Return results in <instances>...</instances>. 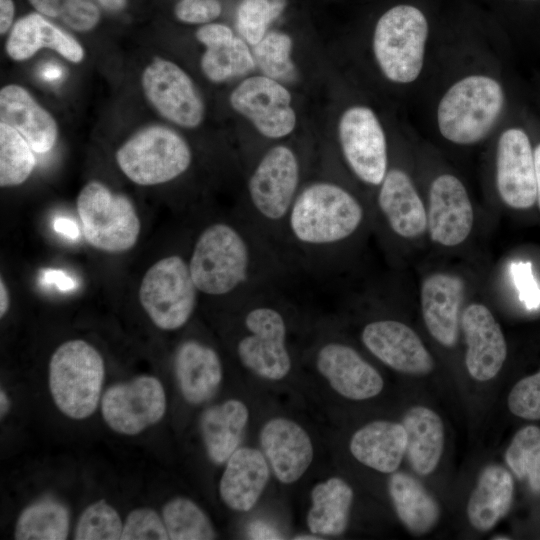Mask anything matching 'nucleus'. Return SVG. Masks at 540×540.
Here are the masks:
<instances>
[{
	"label": "nucleus",
	"instance_id": "nucleus-1",
	"mask_svg": "<svg viewBox=\"0 0 540 540\" xmlns=\"http://www.w3.org/2000/svg\"><path fill=\"white\" fill-rule=\"evenodd\" d=\"M188 263L197 289L208 296H246L274 286L288 267L244 216L238 223L216 221L204 227Z\"/></svg>",
	"mask_w": 540,
	"mask_h": 540
},
{
	"label": "nucleus",
	"instance_id": "nucleus-2",
	"mask_svg": "<svg viewBox=\"0 0 540 540\" xmlns=\"http://www.w3.org/2000/svg\"><path fill=\"white\" fill-rule=\"evenodd\" d=\"M366 211L342 185L316 180L298 192L286 218L279 253L287 266H323L327 257L361 229Z\"/></svg>",
	"mask_w": 540,
	"mask_h": 540
},
{
	"label": "nucleus",
	"instance_id": "nucleus-3",
	"mask_svg": "<svg viewBox=\"0 0 540 540\" xmlns=\"http://www.w3.org/2000/svg\"><path fill=\"white\" fill-rule=\"evenodd\" d=\"M300 183V160L296 152L285 144L268 149L247 181L248 207L242 216L278 253L283 227L301 189Z\"/></svg>",
	"mask_w": 540,
	"mask_h": 540
},
{
	"label": "nucleus",
	"instance_id": "nucleus-4",
	"mask_svg": "<svg viewBox=\"0 0 540 540\" xmlns=\"http://www.w3.org/2000/svg\"><path fill=\"white\" fill-rule=\"evenodd\" d=\"M274 286L244 296V334L236 344L241 364L272 381L285 378L292 368L287 346V319Z\"/></svg>",
	"mask_w": 540,
	"mask_h": 540
},
{
	"label": "nucleus",
	"instance_id": "nucleus-5",
	"mask_svg": "<svg viewBox=\"0 0 540 540\" xmlns=\"http://www.w3.org/2000/svg\"><path fill=\"white\" fill-rule=\"evenodd\" d=\"M505 104L495 78L473 74L453 83L437 107V126L449 142L468 146L481 142L495 127Z\"/></svg>",
	"mask_w": 540,
	"mask_h": 540
},
{
	"label": "nucleus",
	"instance_id": "nucleus-6",
	"mask_svg": "<svg viewBox=\"0 0 540 540\" xmlns=\"http://www.w3.org/2000/svg\"><path fill=\"white\" fill-rule=\"evenodd\" d=\"M104 378V359L85 340L65 341L50 358V394L58 410L71 419L82 420L96 411L102 398Z\"/></svg>",
	"mask_w": 540,
	"mask_h": 540
},
{
	"label": "nucleus",
	"instance_id": "nucleus-7",
	"mask_svg": "<svg viewBox=\"0 0 540 540\" xmlns=\"http://www.w3.org/2000/svg\"><path fill=\"white\" fill-rule=\"evenodd\" d=\"M429 24L416 6L398 4L378 19L372 38L376 63L389 81L414 82L422 72Z\"/></svg>",
	"mask_w": 540,
	"mask_h": 540
},
{
	"label": "nucleus",
	"instance_id": "nucleus-8",
	"mask_svg": "<svg viewBox=\"0 0 540 540\" xmlns=\"http://www.w3.org/2000/svg\"><path fill=\"white\" fill-rule=\"evenodd\" d=\"M122 173L141 186L160 185L183 175L191 166L192 151L172 128L152 124L133 133L116 151Z\"/></svg>",
	"mask_w": 540,
	"mask_h": 540
},
{
	"label": "nucleus",
	"instance_id": "nucleus-9",
	"mask_svg": "<svg viewBox=\"0 0 540 540\" xmlns=\"http://www.w3.org/2000/svg\"><path fill=\"white\" fill-rule=\"evenodd\" d=\"M76 208L84 238L91 247L108 253H122L137 243L141 223L128 196L92 180L80 190Z\"/></svg>",
	"mask_w": 540,
	"mask_h": 540
},
{
	"label": "nucleus",
	"instance_id": "nucleus-10",
	"mask_svg": "<svg viewBox=\"0 0 540 540\" xmlns=\"http://www.w3.org/2000/svg\"><path fill=\"white\" fill-rule=\"evenodd\" d=\"M199 293L188 261L172 254L158 260L146 271L138 297L143 310L157 328L175 331L192 317Z\"/></svg>",
	"mask_w": 540,
	"mask_h": 540
},
{
	"label": "nucleus",
	"instance_id": "nucleus-11",
	"mask_svg": "<svg viewBox=\"0 0 540 540\" xmlns=\"http://www.w3.org/2000/svg\"><path fill=\"white\" fill-rule=\"evenodd\" d=\"M141 88L151 107L167 121L197 128L205 118V104L190 75L171 60L154 57L143 69Z\"/></svg>",
	"mask_w": 540,
	"mask_h": 540
},
{
	"label": "nucleus",
	"instance_id": "nucleus-12",
	"mask_svg": "<svg viewBox=\"0 0 540 540\" xmlns=\"http://www.w3.org/2000/svg\"><path fill=\"white\" fill-rule=\"evenodd\" d=\"M338 139L354 176L366 185L378 187L389 161L385 132L375 112L363 105L347 108L339 119Z\"/></svg>",
	"mask_w": 540,
	"mask_h": 540
},
{
	"label": "nucleus",
	"instance_id": "nucleus-13",
	"mask_svg": "<svg viewBox=\"0 0 540 540\" xmlns=\"http://www.w3.org/2000/svg\"><path fill=\"white\" fill-rule=\"evenodd\" d=\"M166 408L165 389L152 375L111 385L101 398L105 423L122 435H136L155 425L164 417Z\"/></svg>",
	"mask_w": 540,
	"mask_h": 540
},
{
	"label": "nucleus",
	"instance_id": "nucleus-14",
	"mask_svg": "<svg viewBox=\"0 0 540 540\" xmlns=\"http://www.w3.org/2000/svg\"><path fill=\"white\" fill-rule=\"evenodd\" d=\"M229 103L265 138H284L296 127L290 92L279 81L265 75L244 79L231 92Z\"/></svg>",
	"mask_w": 540,
	"mask_h": 540
},
{
	"label": "nucleus",
	"instance_id": "nucleus-15",
	"mask_svg": "<svg viewBox=\"0 0 540 540\" xmlns=\"http://www.w3.org/2000/svg\"><path fill=\"white\" fill-rule=\"evenodd\" d=\"M495 182L498 195L507 207L527 210L536 204L534 149L522 128L510 127L500 134L496 148Z\"/></svg>",
	"mask_w": 540,
	"mask_h": 540
},
{
	"label": "nucleus",
	"instance_id": "nucleus-16",
	"mask_svg": "<svg viewBox=\"0 0 540 540\" xmlns=\"http://www.w3.org/2000/svg\"><path fill=\"white\" fill-rule=\"evenodd\" d=\"M474 211L468 191L455 175H438L429 187L427 231L441 246L455 247L470 235Z\"/></svg>",
	"mask_w": 540,
	"mask_h": 540
},
{
	"label": "nucleus",
	"instance_id": "nucleus-17",
	"mask_svg": "<svg viewBox=\"0 0 540 540\" xmlns=\"http://www.w3.org/2000/svg\"><path fill=\"white\" fill-rule=\"evenodd\" d=\"M361 341L382 363L409 375H426L434 360L419 335L407 324L394 319H377L364 325Z\"/></svg>",
	"mask_w": 540,
	"mask_h": 540
},
{
	"label": "nucleus",
	"instance_id": "nucleus-18",
	"mask_svg": "<svg viewBox=\"0 0 540 540\" xmlns=\"http://www.w3.org/2000/svg\"><path fill=\"white\" fill-rule=\"evenodd\" d=\"M466 343L465 365L469 375L481 382L497 376L507 357V343L500 324L482 303H471L461 314Z\"/></svg>",
	"mask_w": 540,
	"mask_h": 540
},
{
	"label": "nucleus",
	"instance_id": "nucleus-19",
	"mask_svg": "<svg viewBox=\"0 0 540 540\" xmlns=\"http://www.w3.org/2000/svg\"><path fill=\"white\" fill-rule=\"evenodd\" d=\"M315 364L330 386L347 399L367 400L383 390L380 373L345 343L330 341L321 345L315 355Z\"/></svg>",
	"mask_w": 540,
	"mask_h": 540
},
{
	"label": "nucleus",
	"instance_id": "nucleus-20",
	"mask_svg": "<svg viewBox=\"0 0 540 540\" xmlns=\"http://www.w3.org/2000/svg\"><path fill=\"white\" fill-rule=\"evenodd\" d=\"M260 444L275 477L284 484L298 481L314 457L306 430L284 417L272 418L263 425Z\"/></svg>",
	"mask_w": 540,
	"mask_h": 540
},
{
	"label": "nucleus",
	"instance_id": "nucleus-21",
	"mask_svg": "<svg viewBox=\"0 0 540 540\" xmlns=\"http://www.w3.org/2000/svg\"><path fill=\"white\" fill-rule=\"evenodd\" d=\"M464 297L463 280L448 272H434L422 281L420 306L424 324L440 345H456Z\"/></svg>",
	"mask_w": 540,
	"mask_h": 540
},
{
	"label": "nucleus",
	"instance_id": "nucleus-22",
	"mask_svg": "<svg viewBox=\"0 0 540 540\" xmlns=\"http://www.w3.org/2000/svg\"><path fill=\"white\" fill-rule=\"evenodd\" d=\"M377 205L388 228L397 237L415 239L427 231V208L410 175L403 169H388L378 186Z\"/></svg>",
	"mask_w": 540,
	"mask_h": 540
},
{
	"label": "nucleus",
	"instance_id": "nucleus-23",
	"mask_svg": "<svg viewBox=\"0 0 540 540\" xmlns=\"http://www.w3.org/2000/svg\"><path fill=\"white\" fill-rule=\"evenodd\" d=\"M0 122L19 132L36 153L50 151L58 139L53 115L18 84H7L0 90Z\"/></svg>",
	"mask_w": 540,
	"mask_h": 540
},
{
	"label": "nucleus",
	"instance_id": "nucleus-24",
	"mask_svg": "<svg viewBox=\"0 0 540 540\" xmlns=\"http://www.w3.org/2000/svg\"><path fill=\"white\" fill-rule=\"evenodd\" d=\"M41 49H50L72 63H80L85 51L80 42L40 13H29L12 26L5 43L7 55L21 62Z\"/></svg>",
	"mask_w": 540,
	"mask_h": 540
},
{
	"label": "nucleus",
	"instance_id": "nucleus-25",
	"mask_svg": "<svg viewBox=\"0 0 540 540\" xmlns=\"http://www.w3.org/2000/svg\"><path fill=\"white\" fill-rule=\"evenodd\" d=\"M269 475L264 453L251 447L238 448L226 461L219 482L220 497L232 510L247 512L259 500Z\"/></svg>",
	"mask_w": 540,
	"mask_h": 540
},
{
	"label": "nucleus",
	"instance_id": "nucleus-26",
	"mask_svg": "<svg viewBox=\"0 0 540 540\" xmlns=\"http://www.w3.org/2000/svg\"><path fill=\"white\" fill-rule=\"evenodd\" d=\"M174 370L184 399L191 404L208 401L222 381V363L211 346L198 340L182 342L176 350Z\"/></svg>",
	"mask_w": 540,
	"mask_h": 540
},
{
	"label": "nucleus",
	"instance_id": "nucleus-27",
	"mask_svg": "<svg viewBox=\"0 0 540 540\" xmlns=\"http://www.w3.org/2000/svg\"><path fill=\"white\" fill-rule=\"evenodd\" d=\"M349 449L363 465L390 474L399 468L406 453V430L402 423L376 420L352 435Z\"/></svg>",
	"mask_w": 540,
	"mask_h": 540
},
{
	"label": "nucleus",
	"instance_id": "nucleus-28",
	"mask_svg": "<svg viewBox=\"0 0 540 540\" xmlns=\"http://www.w3.org/2000/svg\"><path fill=\"white\" fill-rule=\"evenodd\" d=\"M514 493L513 478L505 468L486 466L467 503L469 523L477 530H491L510 510Z\"/></svg>",
	"mask_w": 540,
	"mask_h": 540
},
{
	"label": "nucleus",
	"instance_id": "nucleus-29",
	"mask_svg": "<svg viewBox=\"0 0 540 540\" xmlns=\"http://www.w3.org/2000/svg\"><path fill=\"white\" fill-rule=\"evenodd\" d=\"M248 419V408L238 399H228L203 412L201 434L208 457L213 463H225L238 449Z\"/></svg>",
	"mask_w": 540,
	"mask_h": 540
},
{
	"label": "nucleus",
	"instance_id": "nucleus-30",
	"mask_svg": "<svg viewBox=\"0 0 540 540\" xmlns=\"http://www.w3.org/2000/svg\"><path fill=\"white\" fill-rule=\"evenodd\" d=\"M402 424L412 469L419 475L431 474L444 450L445 430L441 417L428 407L413 406L405 413Z\"/></svg>",
	"mask_w": 540,
	"mask_h": 540
},
{
	"label": "nucleus",
	"instance_id": "nucleus-31",
	"mask_svg": "<svg viewBox=\"0 0 540 540\" xmlns=\"http://www.w3.org/2000/svg\"><path fill=\"white\" fill-rule=\"evenodd\" d=\"M388 492L399 520L412 534H426L437 524L439 505L413 476L393 472L388 481Z\"/></svg>",
	"mask_w": 540,
	"mask_h": 540
},
{
	"label": "nucleus",
	"instance_id": "nucleus-32",
	"mask_svg": "<svg viewBox=\"0 0 540 540\" xmlns=\"http://www.w3.org/2000/svg\"><path fill=\"white\" fill-rule=\"evenodd\" d=\"M353 489L342 478L331 477L317 483L311 491V508L307 513V526L311 533L338 536L349 523L353 502Z\"/></svg>",
	"mask_w": 540,
	"mask_h": 540
},
{
	"label": "nucleus",
	"instance_id": "nucleus-33",
	"mask_svg": "<svg viewBox=\"0 0 540 540\" xmlns=\"http://www.w3.org/2000/svg\"><path fill=\"white\" fill-rule=\"evenodd\" d=\"M70 516L67 507L54 498H42L19 515L14 538L18 540H64L68 537Z\"/></svg>",
	"mask_w": 540,
	"mask_h": 540
},
{
	"label": "nucleus",
	"instance_id": "nucleus-34",
	"mask_svg": "<svg viewBox=\"0 0 540 540\" xmlns=\"http://www.w3.org/2000/svg\"><path fill=\"white\" fill-rule=\"evenodd\" d=\"M200 67L209 81L222 83L248 74L256 64L249 44L242 37L235 36L229 42L205 48Z\"/></svg>",
	"mask_w": 540,
	"mask_h": 540
},
{
	"label": "nucleus",
	"instance_id": "nucleus-35",
	"mask_svg": "<svg viewBox=\"0 0 540 540\" xmlns=\"http://www.w3.org/2000/svg\"><path fill=\"white\" fill-rule=\"evenodd\" d=\"M162 518L172 540H211L217 536L207 514L186 497L169 500L162 508Z\"/></svg>",
	"mask_w": 540,
	"mask_h": 540
},
{
	"label": "nucleus",
	"instance_id": "nucleus-36",
	"mask_svg": "<svg viewBox=\"0 0 540 540\" xmlns=\"http://www.w3.org/2000/svg\"><path fill=\"white\" fill-rule=\"evenodd\" d=\"M36 166L34 150L14 128L0 122V186L23 184Z\"/></svg>",
	"mask_w": 540,
	"mask_h": 540
},
{
	"label": "nucleus",
	"instance_id": "nucleus-37",
	"mask_svg": "<svg viewBox=\"0 0 540 540\" xmlns=\"http://www.w3.org/2000/svg\"><path fill=\"white\" fill-rule=\"evenodd\" d=\"M505 460L518 479L527 478L530 488L540 493V428L528 425L517 431L509 444Z\"/></svg>",
	"mask_w": 540,
	"mask_h": 540
},
{
	"label": "nucleus",
	"instance_id": "nucleus-38",
	"mask_svg": "<svg viewBox=\"0 0 540 540\" xmlns=\"http://www.w3.org/2000/svg\"><path fill=\"white\" fill-rule=\"evenodd\" d=\"M293 41L285 32L270 31L255 45L252 53L263 75L277 81L292 80L295 65L292 61Z\"/></svg>",
	"mask_w": 540,
	"mask_h": 540
},
{
	"label": "nucleus",
	"instance_id": "nucleus-39",
	"mask_svg": "<svg viewBox=\"0 0 540 540\" xmlns=\"http://www.w3.org/2000/svg\"><path fill=\"white\" fill-rule=\"evenodd\" d=\"M287 4L288 0H241L236 10L238 33L249 45H255L282 15Z\"/></svg>",
	"mask_w": 540,
	"mask_h": 540
},
{
	"label": "nucleus",
	"instance_id": "nucleus-40",
	"mask_svg": "<svg viewBox=\"0 0 540 540\" xmlns=\"http://www.w3.org/2000/svg\"><path fill=\"white\" fill-rule=\"evenodd\" d=\"M45 17L58 19L76 32H89L99 23L101 13L91 0H28Z\"/></svg>",
	"mask_w": 540,
	"mask_h": 540
},
{
	"label": "nucleus",
	"instance_id": "nucleus-41",
	"mask_svg": "<svg viewBox=\"0 0 540 540\" xmlns=\"http://www.w3.org/2000/svg\"><path fill=\"white\" fill-rule=\"evenodd\" d=\"M123 532V522L117 510L105 500H98L81 513L74 539L118 540Z\"/></svg>",
	"mask_w": 540,
	"mask_h": 540
},
{
	"label": "nucleus",
	"instance_id": "nucleus-42",
	"mask_svg": "<svg viewBox=\"0 0 540 540\" xmlns=\"http://www.w3.org/2000/svg\"><path fill=\"white\" fill-rule=\"evenodd\" d=\"M122 540L169 539L163 518L152 508L132 510L123 524Z\"/></svg>",
	"mask_w": 540,
	"mask_h": 540
},
{
	"label": "nucleus",
	"instance_id": "nucleus-43",
	"mask_svg": "<svg viewBox=\"0 0 540 540\" xmlns=\"http://www.w3.org/2000/svg\"><path fill=\"white\" fill-rule=\"evenodd\" d=\"M507 405L511 413L526 419H540V370L519 380L509 392Z\"/></svg>",
	"mask_w": 540,
	"mask_h": 540
},
{
	"label": "nucleus",
	"instance_id": "nucleus-44",
	"mask_svg": "<svg viewBox=\"0 0 540 540\" xmlns=\"http://www.w3.org/2000/svg\"><path fill=\"white\" fill-rule=\"evenodd\" d=\"M222 13L219 0H180L174 6L176 19L185 24H207Z\"/></svg>",
	"mask_w": 540,
	"mask_h": 540
},
{
	"label": "nucleus",
	"instance_id": "nucleus-45",
	"mask_svg": "<svg viewBox=\"0 0 540 540\" xmlns=\"http://www.w3.org/2000/svg\"><path fill=\"white\" fill-rule=\"evenodd\" d=\"M514 281L520 293V299L527 308L535 309L540 305V289L534 280L529 262H519L512 268Z\"/></svg>",
	"mask_w": 540,
	"mask_h": 540
},
{
	"label": "nucleus",
	"instance_id": "nucleus-46",
	"mask_svg": "<svg viewBox=\"0 0 540 540\" xmlns=\"http://www.w3.org/2000/svg\"><path fill=\"white\" fill-rule=\"evenodd\" d=\"M234 37L232 29L222 23L203 24L195 32L196 40L205 48L229 42Z\"/></svg>",
	"mask_w": 540,
	"mask_h": 540
},
{
	"label": "nucleus",
	"instance_id": "nucleus-47",
	"mask_svg": "<svg viewBox=\"0 0 540 540\" xmlns=\"http://www.w3.org/2000/svg\"><path fill=\"white\" fill-rule=\"evenodd\" d=\"M246 534L249 539L254 540L283 539L282 534L275 526L260 519L253 520L248 524Z\"/></svg>",
	"mask_w": 540,
	"mask_h": 540
},
{
	"label": "nucleus",
	"instance_id": "nucleus-48",
	"mask_svg": "<svg viewBox=\"0 0 540 540\" xmlns=\"http://www.w3.org/2000/svg\"><path fill=\"white\" fill-rule=\"evenodd\" d=\"M15 6L13 0H0V33L11 30L14 19Z\"/></svg>",
	"mask_w": 540,
	"mask_h": 540
},
{
	"label": "nucleus",
	"instance_id": "nucleus-49",
	"mask_svg": "<svg viewBox=\"0 0 540 540\" xmlns=\"http://www.w3.org/2000/svg\"><path fill=\"white\" fill-rule=\"evenodd\" d=\"M11 305V298L8 287L1 276L0 279V317L3 318L9 311Z\"/></svg>",
	"mask_w": 540,
	"mask_h": 540
},
{
	"label": "nucleus",
	"instance_id": "nucleus-50",
	"mask_svg": "<svg viewBox=\"0 0 540 540\" xmlns=\"http://www.w3.org/2000/svg\"><path fill=\"white\" fill-rule=\"evenodd\" d=\"M102 8L110 12H120L127 6L128 0H95Z\"/></svg>",
	"mask_w": 540,
	"mask_h": 540
},
{
	"label": "nucleus",
	"instance_id": "nucleus-51",
	"mask_svg": "<svg viewBox=\"0 0 540 540\" xmlns=\"http://www.w3.org/2000/svg\"><path fill=\"white\" fill-rule=\"evenodd\" d=\"M534 158H535V171H536V192L537 200L540 210V143L534 148Z\"/></svg>",
	"mask_w": 540,
	"mask_h": 540
},
{
	"label": "nucleus",
	"instance_id": "nucleus-52",
	"mask_svg": "<svg viewBox=\"0 0 540 540\" xmlns=\"http://www.w3.org/2000/svg\"><path fill=\"white\" fill-rule=\"evenodd\" d=\"M10 409V399L5 390L1 389L0 391V412L1 417H3L8 410Z\"/></svg>",
	"mask_w": 540,
	"mask_h": 540
},
{
	"label": "nucleus",
	"instance_id": "nucleus-53",
	"mask_svg": "<svg viewBox=\"0 0 540 540\" xmlns=\"http://www.w3.org/2000/svg\"><path fill=\"white\" fill-rule=\"evenodd\" d=\"M295 540H319V539H322L320 537H317L316 534H312V535H309V534H300V535H296L294 537Z\"/></svg>",
	"mask_w": 540,
	"mask_h": 540
},
{
	"label": "nucleus",
	"instance_id": "nucleus-54",
	"mask_svg": "<svg viewBox=\"0 0 540 540\" xmlns=\"http://www.w3.org/2000/svg\"><path fill=\"white\" fill-rule=\"evenodd\" d=\"M491 539H493V540H509L511 538L508 537V536H505V535H495Z\"/></svg>",
	"mask_w": 540,
	"mask_h": 540
}]
</instances>
